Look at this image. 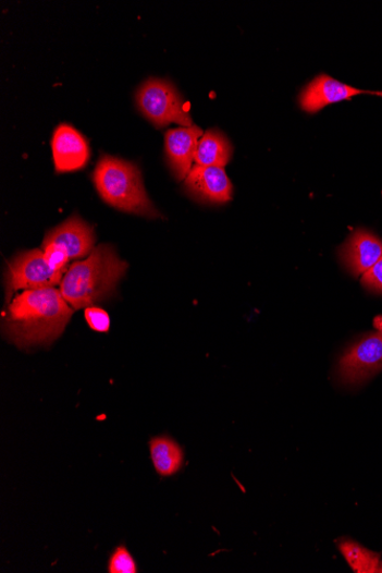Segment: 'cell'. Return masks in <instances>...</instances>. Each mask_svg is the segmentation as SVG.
Wrapping results in <instances>:
<instances>
[{
	"label": "cell",
	"mask_w": 382,
	"mask_h": 573,
	"mask_svg": "<svg viewBox=\"0 0 382 573\" xmlns=\"http://www.w3.org/2000/svg\"><path fill=\"white\" fill-rule=\"evenodd\" d=\"M63 278V272L50 266L42 249L21 252L7 269V303L12 302V296L19 290L54 288L62 283Z\"/></svg>",
	"instance_id": "5b68a950"
},
{
	"label": "cell",
	"mask_w": 382,
	"mask_h": 573,
	"mask_svg": "<svg viewBox=\"0 0 382 573\" xmlns=\"http://www.w3.org/2000/svg\"><path fill=\"white\" fill-rule=\"evenodd\" d=\"M73 314L60 290H26L9 304L4 333L20 349L48 345L62 334Z\"/></svg>",
	"instance_id": "6da1fadb"
},
{
	"label": "cell",
	"mask_w": 382,
	"mask_h": 573,
	"mask_svg": "<svg viewBox=\"0 0 382 573\" xmlns=\"http://www.w3.org/2000/svg\"><path fill=\"white\" fill-rule=\"evenodd\" d=\"M126 269L127 264L114 247L100 245L86 260L76 261L66 270L60 291L74 309L93 307L115 294Z\"/></svg>",
	"instance_id": "7a4b0ae2"
},
{
	"label": "cell",
	"mask_w": 382,
	"mask_h": 573,
	"mask_svg": "<svg viewBox=\"0 0 382 573\" xmlns=\"http://www.w3.org/2000/svg\"><path fill=\"white\" fill-rule=\"evenodd\" d=\"M362 284L366 289L382 294V258L362 275Z\"/></svg>",
	"instance_id": "d6986e66"
},
{
	"label": "cell",
	"mask_w": 382,
	"mask_h": 573,
	"mask_svg": "<svg viewBox=\"0 0 382 573\" xmlns=\"http://www.w3.org/2000/svg\"><path fill=\"white\" fill-rule=\"evenodd\" d=\"M362 94H366L362 89L341 83L328 75H320L303 90L299 101L305 111L313 113L329 105Z\"/></svg>",
	"instance_id": "7c38bea8"
},
{
	"label": "cell",
	"mask_w": 382,
	"mask_h": 573,
	"mask_svg": "<svg viewBox=\"0 0 382 573\" xmlns=\"http://www.w3.org/2000/svg\"><path fill=\"white\" fill-rule=\"evenodd\" d=\"M198 126L172 129L165 134L168 162L178 180H185L193 169L198 142L204 136Z\"/></svg>",
	"instance_id": "30bf717a"
},
{
	"label": "cell",
	"mask_w": 382,
	"mask_h": 573,
	"mask_svg": "<svg viewBox=\"0 0 382 573\" xmlns=\"http://www.w3.org/2000/svg\"><path fill=\"white\" fill-rule=\"evenodd\" d=\"M382 370V332L354 343L340 361L338 375L346 385H361Z\"/></svg>",
	"instance_id": "8992f818"
},
{
	"label": "cell",
	"mask_w": 382,
	"mask_h": 573,
	"mask_svg": "<svg viewBox=\"0 0 382 573\" xmlns=\"http://www.w3.org/2000/svg\"><path fill=\"white\" fill-rule=\"evenodd\" d=\"M341 259L353 277H361L382 258V241L359 228L340 249Z\"/></svg>",
	"instance_id": "ba28073f"
},
{
	"label": "cell",
	"mask_w": 382,
	"mask_h": 573,
	"mask_svg": "<svg viewBox=\"0 0 382 573\" xmlns=\"http://www.w3.org/2000/svg\"><path fill=\"white\" fill-rule=\"evenodd\" d=\"M101 198L114 208L148 218H159L149 199L139 168L118 157L104 155L94 173Z\"/></svg>",
	"instance_id": "3957f363"
},
{
	"label": "cell",
	"mask_w": 382,
	"mask_h": 573,
	"mask_svg": "<svg viewBox=\"0 0 382 573\" xmlns=\"http://www.w3.org/2000/svg\"><path fill=\"white\" fill-rule=\"evenodd\" d=\"M185 190L198 202L223 204L232 199V182L221 168L194 167L185 179Z\"/></svg>",
	"instance_id": "52a82bcc"
},
{
	"label": "cell",
	"mask_w": 382,
	"mask_h": 573,
	"mask_svg": "<svg viewBox=\"0 0 382 573\" xmlns=\"http://www.w3.org/2000/svg\"><path fill=\"white\" fill-rule=\"evenodd\" d=\"M110 573H137L138 568L136 561H134L127 548L121 546L116 549L114 554L111 556L109 561Z\"/></svg>",
	"instance_id": "2e32d148"
},
{
	"label": "cell",
	"mask_w": 382,
	"mask_h": 573,
	"mask_svg": "<svg viewBox=\"0 0 382 573\" xmlns=\"http://www.w3.org/2000/svg\"><path fill=\"white\" fill-rule=\"evenodd\" d=\"M86 322L89 328L97 332H108L110 329V317L107 312L98 307H88L85 310Z\"/></svg>",
	"instance_id": "ac0fdd59"
},
{
	"label": "cell",
	"mask_w": 382,
	"mask_h": 573,
	"mask_svg": "<svg viewBox=\"0 0 382 573\" xmlns=\"http://www.w3.org/2000/svg\"><path fill=\"white\" fill-rule=\"evenodd\" d=\"M52 150L58 173L81 170L88 162L89 148L85 137L69 124H61L54 131Z\"/></svg>",
	"instance_id": "9c48e42d"
},
{
	"label": "cell",
	"mask_w": 382,
	"mask_h": 573,
	"mask_svg": "<svg viewBox=\"0 0 382 573\" xmlns=\"http://www.w3.org/2000/svg\"><path fill=\"white\" fill-rule=\"evenodd\" d=\"M336 545H338L341 553L355 572H380L382 568L380 554L369 551V549L347 538L340 540Z\"/></svg>",
	"instance_id": "9a60e30c"
},
{
	"label": "cell",
	"mask_w": 382,
	"mask_h": 573,
	"mask_svg": "<svg viewBox=\"0 0 382 573\" xmlns=\"http://www.w3.org/2000/svg\"><path fill=\"white\" fill-rule=\"evenodd\" d=\"M375 95L382 97V92H378Z\"/></svg>",
	"instance_id": "ffe728a7"
},
{
	"label": "cell",
	"mask_w": 382,
	"mask_h": 573,
	"mask_svg": "<svg viewBox=\"0 0 382 573\" xmlns=\"http://www.w3.org/2000/svg\"><path fill=\"white\" fill-rule=\"evenodd\" d=\"M42 252L45 258H47L48 263L54 270L63 273L69 270L66 269V266H69L71 257L64 247L58 244H45L42 245Z\"/></svg>",
	"instance_id": "e0dca14e"
},
{
	"label": "cell",
	"mask_w": 382,
	"mask_h": 573,
	"mask_svg": "<svg viewBox=\"0 0 382 573\" xmlns=\"http://www.w3.org/2000/svg\"><path fill=\"white\" fill-rule=\"evenodd\" d=\"M137 105L145 117L157 127L176 123L193 126V120L182 96L172 83L160 78L146 81L138 90Z\"/></svg>",
	"instance_id": "277c9868"
},
{
	"label": "cell",
	"mask_w": 382,
	"mask_h": 573,
	"mask_svg": "<svg viewBox=\"0 0 382 573\" xmlns=\"http://www.w3.org/2000/svg\"><path fill=\"white\" fill-rule=\"evenodd\" d=\"M233 147L227 137L218 130H210L200 137L195 163L198 167H215L223 169L230 163Z\"/></svg>",
	"instance_id": "4fadbf2b"
},
{
	"label": "cell",
	"mask_w": 382,
	"mask_h": 573,
	"mask_svg": "<svg viewBox=\"0 0 382 573\" xmlns=\"http://www.w3.org/2000/svg\"><path fill=\"white\" fill-rule=\"evenodd\" d=\"M149 448L153 467L161 476H172L183 467L184 452L174 440L168 437L155 438Z\"/></svg>",
	"instance_id": "5bb4252c"
},
{
	"label": "cell",
	"mask_w": 382,
	"mask_h": 573,
	"mask_svg": "<svg viewBox=\"0 0 382 573\" xmlns=\"http://www.w3.org/2000/svg\"><path fill=\"white\" fill-rule=\"evenodd\" d=\"M382 332V331H381Z\"/></svg>",
	"instance_id": "44dd1931"
},
{
	"label": "cell",
	"mask_w": 382,
	"mask_h": 573,
	"mask_svg": "<svg viewBox=\"0 0 382 573\" xmlns=\"http://www.w3.org/2000/svg\"><path fill=\"white\" fill-rule=\"evenodd\" d=\"M94 228L78 216L66 219L45 236L42 245L58 244L69 252L71 259H81L95 249Z\"/></svg>",
	"instance_id": "8fae6325"
}]
</instances>
